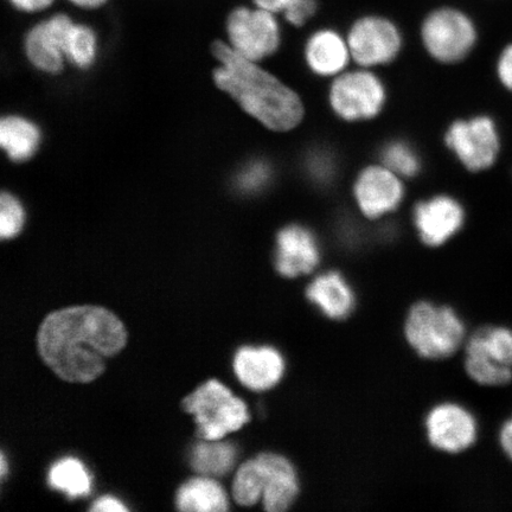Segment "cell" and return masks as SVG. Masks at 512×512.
<instances>
[{
    "instance_id": "cell-1",
    "label": "cell",
    "mask_w": 512,
    "mask_h": 512,
    "mask_svg": "<svg viewBox=\"0 0 512 512\" xmlns=\"http://www.w3.org/2000/svg\"><path fill=\"white\" fill-rule=\"evenodd\" d=\"M127 332L113 312L99 306H73L51 312L37 334L44 363L70 383H89L104 373L107 358L124 349Z\"/></svg>"
},
{
    "instance_id": "cell-2",
    "label": "cell",
    "mask_w": 512,
    "mask_h": 512,
    "mask_svg": "<svg viewBox=\"0 0 512 512\" xmlns=\"http://www.w3.org/2000/svg\"><path fill=\"white\" fill-rule=\"evenodd\" d=\"M214 56L221 63L215 70L216 85L232 95L243 110L273 131L293 130L304 117V106L299 96L249 61L222 41L211 46Z\"/></svg>"
},
{
    "instance_id": "cell-3",
    "label": "cell",
    "mask_w": 512,
    "mask_h": 512,
    "mask_svg": "<svg viewBox=\"0 0 512 512\" xmlns=\"http://www.w3.org/2000/svg\"><path fill=\"white\" fill-rule=\"evenodd\" d=\"M232 494L241 507L262 503L268 512H284L297 502L300 494L296 466L281 454L260 453L239 467Z\"/></svg>"
},
{
    "instance_id": "cell-4",
    "label": "cell",
    "mask_w": 512,
    "mask_h": 512,
    "mask_svg": "<svg viewBox=\"0 0 512 512\" xmlns=\"http://www.w3.org/2000/svg\"><path fill=\"white\" fill-rule=\"evenodd\" d=\"M403 334L416 354L439 361L462 347L466 329L462 318L450 306L418 302L407 313Z\"/></svg>"
},
{
    "instance_id": "cell-5",
    "label": "cell",
    "mask_w": 512,
    "mask_h": 512,
    "mask_svg": "<svg viewBox=\"0 0 512 512\" xmlns=\"http://www.w3.org/2000/svg\"><path fill=\"white\" fill-rule=\"evenodd\" d=\"M185 412L195 415L198 438L221 440L241 430L251 420L245 402L216 380H210L182 402Z\"/></svg>"
},
{
    "instance_id": "cell-6",
    "label": "cell",
    "mask_w": 512,
    "mask_h": 512,
    "mask_svg": "<svg viewBox=\"0 0 512 512\" xmlns=\"http://www.w3.org/2000/svg\"><path fill=\"white\" fill-rule=\"evenodd\" d=\"M421 42L430 56L441 63H457L469 55L477 42V29L463 10L440 5L424 18Z\"/></svg>"
},
{
    "instance_id": "cell-7",
    "label": "cell",
    "mask_w": 512,
    "mask_h": 512,
    "mask_svg": "<svg viewBox=\"0 0 512 512\" xmlns=\"http://www.w3.org/2000/svg\"><path fill=\"white\" fill-rule=\"evenodd\" d=\"M226 30L229 46L249 61L258 63L280 48L278 15L252 3L235 6L229 12Z\"/></svg>"
},
{
    "instance_id": "cell-8",
    "label": "cell",
    "mask_w": 512,
    "mask_h": 512,
    "mask_svg": "<svg viewBox=\"0 0 512 512\" xmlns=\"http://www.w3.org/2000/svg\"><path fill=\"white\" fill-rule=\"evenodd\" d=\"M386 98L383 82L369 70L336 76L329 93L332 111L349 123L375 118L386 104Z\"/></svg>"
},
{
    "instance_id": "cell-9",
    "label": "cell",
    "mask_w": 512,
    "mask_h": 512,
    "mask_svg": "<svg viewBox=\"0 0 512 512\" xmlns=\"http://www.w3.org/2000/svg\"><path fill=\"white\" fill-rule=\"evenodd\" d=\"M347 41L351 59L358 66L371 68L394 61L402 49L403 37L392 19L369 14L350 25Z\"/></svg>"
},
{
    "instance_id": "cell-10",
    "label": "cell",
    "mask_w": 512,
    "mask_h": 512,
    "mask_svg": "<svg viewBox=\"0 0 512 512\" xmlns=\"http://www.w3.org/2000/svg\"><path fill=\"white\" fill-rule=\"evenodd\" d=\"M445 142L459 162L472 172L490 169L501 150L495 121L486 115L454 121L448 127Z\"/></svg>"
},
{
    "instance_id": "cell-11",
    "label": "cell",
    "mask_w": 512,
    "mask_h": 512,
    "mask_svg": "<svg viewBox=\"0 0 512 512\" xmlns=\"http://www.w3.org/2000/svg\"><path fill=\"white\" fill-rule=\"evenodd\" d=\"M428 443L444 453H462L476 443L478 425L475 416L459 403L443 402L434 406L425 419Z\"/></svg>"
},
{
    "instance_id": "cell-12",
    "label": "cell",
    "mask_w": 512,
    "mask_h": 512,
    "mask_svg": "<svg viewBox=\"0 0 512 512\" xmlns=\"http://www.w3.org/2000/svg\"><path fill=\"white\" fill-rule=\"evenodd\" d=\"M354 196L362 214L376 220L398 209L405 196V188L401 177L387 166L371 165L358 175Z\"/></svg>"
},
{
    "instance_id": "cell-13",
    "label": "cell",
    "mask_w": 512,
    "mask_h": 512,
    "mask_svg": "<svg viewBox=\"0 0 512 512\" xmlns=\"http://www.w3.org/2000/svg\"><path fill=\"white\" fill-rule=\"evenodd\" d=\"M322 259L312 230L292 223L280 230L275 247V268L281 277L297 279L316 271Z\"/></svg>"
},
{
    "instance_id": "cell-14",
    "label": "cell",
    "mask_w": 512,
    "mask_h": 512,
    "mask_svg": "<svg viewBox=\"0 0 512 512\" xmlns=\"http://www.w3.org/2000/svg\"><path fill=\"white\" fill-rule=\"evenodd\" d=\"M413 220L421 241L428 247H440L462 229L465 213L453 197L439 195L420 202Z\"/></svg>"
},
{
    "instance_id": "cell-15",
    "label": "cell",
    "mask_w": 512,
    "mask_h": 512,
    "mask_svg": "<svg viewBox=\"0 0 512 512\" xmlns=\"http://www.w3.org/2000/svg\"><path fill=\"white\" fill-rule=\"evenodd\" d=\"M73 19L67 14H55L35 25L25 37V51L35 67L57 73L63 67L64 44Z\"/></svg>"
},
{
    "instance_id": "cell-16",
    "label": "cell",
    "mask_w": 512,
    "mask_h": 512,
    "mask_svg": "<svg viewBox=\"0 0 512 512\" xmlns=\"http://www.w3.org/2000/svg\"><path fill=\"white\" fill-rule=\"evenodd\" d=\"M234 371L239 381L253 392H266L284 379L286 361L273 347H243L236 352Z\"/></svg>"
},
{
    "instance_id": "cell-17",
    "label": "cell",
    "mask_w": 512,
    "mask_h": 512,
    "mask_svg": "<svg viewBox=\"0 0 512 512\" xmlns=\"http://www.w3.org/2000/svg\"><path fill=\"white\" fill-rule=\"evenodd\" d=\"M304 56L311 72L324 78L341 75L351 59L347 37L332 28L312 32L305 43Z\"/></svg>"
},
{
    "instance_id": "cell-18",
    "label": "cell",
    "mask_w": 512,
    "mask_h": 512,
    "mask_svg": "<svg viewBox=\"0 0 512 512\" xmlns=\"http://www.w3.org/2000/svg\"><path fill=\"white\" fill-rule=\"evenodd\" d=\"M305 294L307 300L331 320L347 319L356 306L354 290L336 271L318 274L306 287Z\"/></svg>"
},
{
    "instance_id": "cell-19",
    "label": "cell",
    "mask_w": 512,
    "mask_h": 512,
    "mask_svg": "<svg viewBox=\"0 0 512 512\" xmlns=\"http://www.w3.org/2000/svg\"><path fill=\"white\" fill-rule=\"evenodd\" d=\"M176 505L181 511L222 512L228 510V498L216 480L192 478L177 491Z\"/></svg>"
},
{
    "instance_id": "cell-20",
    "label": "cell",
    "mask_w": 512,
    "mask_h": 512,
    "mask_svg": "<svg viewBox=\"0 0 512 512\" xmlns=\"http://www.w3.org/2000/svg\"><path fill=\"white\" fill-rule=\"evenodd\" d=\"M465 352L512 369V330L503 326L479 329L467 339Z\"/></svg>"
},
{
    "instance_id": "cell-21",
    "label": "cell",
    "mask_w": 512,
    "mask_h": 512,
    "mask_svg": "<svg viewBox=\"0 0 512 512\" xmlns=\"http://www.w3.org/2000/svg\"><path fill=\"white\" fill-rule=\"evenodd\" d=\"M238 459L236 447L219 440L200 443L191 453L190 464L195 472L202 476H226L234 469Z\"/></svg>"
},
{
    "instance_id": "cell-22",
    "label": "cell",
    "mask_w": 512,
    "mask_h": 512,
    "mask_svg": "<svg viewBox=\"0 0 512 512\" xmlns=\"http://www.w3.org/2000/svg\"><path fill=\"white\" fill-rule=\"evenodd\" d=\"M40 131L30 121L18 118H5L0 124V143L11 159L22 162L34 155Z\"/></svg>"
},
{
    "instance_id": "cell-23",
    "label": "cell",
    "mask_w": 512,
    "mask_h": 512,
    "mask_svg": "<svg viewBox=\"0 0 512 512\" xmlns=\"http://www.w3.org/2000/svg\"><path fill=\"white\" fill-rule=\"evenodd\" d=\"M48 479L51 488L66 492L70 497L86 496L91 491V478L75 458H64L51 466Z\"/></svg>"
},
{
    "instance_id": "cell-24",
    "label": "cell",
    "mask_w": 512,
    "mask_h": 512,
    "mask_svg": "<svg viewBox=\"0 0 512 512\" xmlns=\"http://www.w3.org/2000/svg\"><path fill=\"white\" fill-rule=\"evenodd\" d=\"M381 160L384 166L405 178L418 176L421 159L414 147L403 140H392L382 147Z\"/></svg>"
},
{
    "instance_id": "cell-25",
    "label": "cell",
    "mask_w": 512,
    "mask_h": 512,
    "mask_svg": "<svg viewBox=\"0 0 512 512\" xmlns=\"http://www.w3.org/2000/svg\"><path fill=\"white\" fill-rule=\"evenodd\" d=\"M64 54L76 66L88 67L96 54V35L86 24L73 22L64 44Z\"/></svg>"
},
{
    "instance_id": "cell-26",
    "label": "cell",
    "mask_w": 512,
    "mask_h": 512,
    "mask_svg": "<svg viewBox=\"0 0 512 512\" xmlns=\"http://www.w3.org/2000/svg\"><path fill=\"white\" fill-rule=\"evenodd\" d=\"M304 171L307 178L317 187H330L337 176V159L331 151L324 147H316L305 156Z\"/></svg>"
},
{
    "instance_id": "cell-27",
    "label": "cell",
    "mask_w": 512,
    "mask_h": 512,
    "mask_svg": "<svg viewBox=\"0 0 512 512\" xmlns=\"http://www.w3.org/2000/svg\"><path fill=\"white\" fill-rule=\"evenodd\" d=\"M24 211L14 196L3 194L0 200V235L4 240L15 238L21 232Z\"/></svg>"
},
{
    "instance_id": "cell-28",
    "label": "cell",
    "mask_w": 512,
    "mask_h": 512,
    "mask_svg": "<svg viewBox=\"0 0 512 512\" xmlns=\"http://www.w3.org/2000/svg\"><path fill=\"white\" fill-rule=\"evenodd\" d=\"M272 169L264 162H255L246 166L239 177V185L243 191L258 192L271 182Z\"/></svg>"
},
{
    "instance_id": "cell-29",
    "label": "cell",
    "mask_w": 512,
    "mask_h": 512,
    "mask_svg": "<svg viewBox=\"0 0 512 512\" xmlns=\"http://www.w3.org/2000/svg\"><path fill=\"white\" fill-rule=\"evenodd\" d=\"M319 9L320 0H296L281 15L292 27L302 28L317 16Z\"/></svg>"
},
{
    "instance_id": "cell-30",
    "label": "cell",
    "mask_w": 512,
    "mask_h": 512,
    "mask_svg": "<svg viewBox=\"0 0 512 512\" xmlns=\"http://www.w3.org/2000/svg\"><path fill=\"white\" fill-rule=\"evenodd\" d=\"M497 75L502 85L512 92V44L505 48L499 56Z\"/></svg>"
},
{
    "instance_id": "cell-31",
    "label": "cell",
    "mask_w": 512,
    "mask_h": 512,
    "mask_svg": "<svg viewBox=\"0 0 512 512\" xmlns=\"http://www.w3.org/2000/svg\"><path fill=\"white\" fill-rule=\"evenodd\" d=\"M12 8L24 14H40L47 11L56 3V0H8Z\"/></svg>"
},
{
    "instance_id": "cell-32",
    "label": "cell",
    "mask_w": 512,
    "mask_h": 512,
    "mask_svg": "<svg viewBox=\"0 0 512 512\" xmlns=\"http://www.w3.org/2000/svg\"><path fill=\"white\" fill-rule=\"evenodd\" d=\"M296 0H251V3L262 9L281 15Z\"/></svg>"
},
{
    "instance_id": "cell-33",
    "label": "cell",
    "mask_w": 512,
    "mask_h": 512,
    "mask_svg": "<svg viewBox=\"0 0 512 512\" xmlns=\"http://www.w3.org/2000/svg\"><path fill=\"white\" fill-rule=\"evenodd\" d=\"M91 510L95 512L127 511L123 504L110 496L98 499V501L93 504Z\"/></svg>"
},
{
    "instance_id": "cell-34",
    "label": "cell",
    "mask_w": 512,
    "mask_h": 512,
    "mask_svg": "<svg viewBox=\"0 0 512 512\" xmlns=\"http://www.w3.org/2000/svg\"><path fill=\"white\" fill-rule=\"evenodd\" d=\"M499 443H501L504 453L512 460V416L505 422L501 433H499Z\"/></svg>"
},
{
    "instance_id": "cell-35",
    "label": "cell",
    "mask_w": 512,
    "mask_h": 512,
    "mask_svg": "<svg viewBox=\"0 0 512 512\" xmlns=\"http://www.w3.org/2000/svg\"><path fill=\"white\" fill-rule=\"evenodd\" d=\"M67 2L76 9L93 11L104 8L111 0H67Z\"/></svg>"
},
{
    "instance_id": "cell-36",
    "label": "cell",
    "mask_w": 512,
    "mask_h": 512,
    "mask_svg": "<svg viewBox=\"0 0 512 512\" xmlns=\"http://www.w3.org/2000/svg\"><path fill=\"white\" fill-rule=\"evenodd\" d=\"M6 463H5V459H4V456L2 454V476L4 477L5 476V473H6Z\"/></svg>"
}]
</instances>
